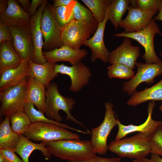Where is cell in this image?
Here are the masks:
<instances>
[{"instance_id": "1", "label": "cell", "mask_w": 162, "mask_h": 162, "mask_svg": "<svg viewBox=\"0 0 162 162\" xmlns=\"http://www.w3.org/2000/svg\"><path fill=\"white\" fill-rule=\"evenodd\" d=\"M45 142L52 155L68 162L86 160L96 155L91 140L66 139Z\"/></svg>"}, {"instance_id": "2", "label": "cell", "mask_w": 162, "mask_h": 162, "mask_svg": "<svg viewBox=\"0 0 162 162\" xmlns=\"http://www.w3.org/2000/svg\"><path fill=\"white\" fill-rule=\"evenodd\" d=\"M46 89L44 113L46 116L50 119L61 122L63 118L59 115V111L62 110L67 114V120H71L85 128L87 132H90L70 113L76 104L74 100L62 95L58 91L57 85L54 82H50Z\"/></svg>"}, {"instance_id": "3", "label": "cell", "mask_w": 162, "mask_h": 162, "mask_svg": "<svg viewBox=\"0 0 162 162\" xmlns=\"http://www.w3.org/2000/svg\"><path fill=\"white\" fill-rule=\"evenodd\" d=\"M108 150L121 158L137 159L146 158L151 153L150 139L139 133L130 137L112 141Z\"/></svg>"}, {"instance_id": "4", "label": "cell", "mask_w": 162, "mask_h": 162, "mask_svg": "<svg viewBox=\"0 0 162 162\" xmlns=\"http://www.w3.org/2000/svg\"><path fill=\"white\" fill-rule=\"evenodd\" d=\"M29 140L46 142L66 139L79 140V135L55 124L41 122L32 123L23 134Z\"/></svg>"}, {"instance_id": "5", "label": "cell", "mask_w": 162, "mask_h": 162, "mask_svg": "<svg viewBox=\"0 0 162 162\" xmlns=\"http://www.w3.org/2000/svg\"><path fill=\"white\" fill-rule=\"evenodd\" d=\"M158 33L161 34L159 27L154 19H152L143 29L134 33L123 32L113 35L117 37H126L137 41L143 47L145 52L142 56L146 63H156L162 62L155 53L154 38Z\"/></svg>"}, {"instance_id": "6", "label": "cell", "mask_w": 162, "mask_h": 162, "mask_svg": "<svg viewBox=\"0 0 162 162\" xmlns=\"http://www.w3.org/2000/svg\"><path fill=\"white\" fill-rule=\"evenodd\" d=\"M44 42L43 48L48 51L63 45L61 38L62 29L56 19L52 5L46 3L44 7L40 22Z\"/></svg>"}, {"instance_id": "7", "label": "cell", "mask_w": 162, "mask_h": 162, "mask_svg": "<svg viewBox=\"0 0 162 162\" xmlns=\"http://www.w3.org/2000/svg\"><path fill=\"white\" fill-rule=\"evenodd\" d=\"M28 77L16 86L0 91L1 117L6 116L17 111H24L27 103L26 92Z\"/></svg>"}, {"instance_id": "8", "label": "cell", "mask_w": 162, "mask_h": 162, "mask_svg": "<svg viewBox=\"0 0 162 162\" xmlns=\"http://www.w3.org/2000/svg\"><path fill=\"white\" fill-rule=\"evenodd\" d=\"M98 26L86 21L73 20L62 29L61 38L63 45L80 49L90 36L94 34Z\"/></svg>"}, {"instance_id": "9", "label": "cell", "mask_w": 162, "mask_h": 162, "mask_svg": "<svg viewBox=\"0 0 162 162\" xmlns=\"http://www.w3.org/2000/svg\"><path fill=\"white\" fill-rule=\"evenodd\" d=\"M106 111L103 121L98 127L91 130V140L94 153L99 155L105 154L108 150L107 141L112 128L117 125L112 103H105Z\"/></svg>"}, {"instance_id": "10", "label": "cell", "mask_w": 162, "mask_h": 162, "mask_svg": "<svg viewBox=\"0 0 162 162\" xmlns=\"http://www.w3.org/2000/svg\"><path fill=\"white\" fill-rule=\"evenodd\" d=\"M136 74L130 80L123 84L122 90L129 95L135 91L141 83L145 82L148 85L154 82L155 77L162 75V62L156 63H142L137 62Z\"/></svg>"}, {"instance_id": "11", "label": "cell", "mask_w": 162, "mask_h": 162, "mask_svg": "<svg viewBox=\"0 0 162 162\" xmlns=\"http://www.w3.org/2000/svg\"><path fill=\"white\" fill-rule=\"evenodd\" d=\"M55 74H65L70 77L71 84L70 91L77 93L87 85L92 76L90 69L81 62L68 66L62 64H55L54 67Z\"/></svg>"}, {"instance_id": "12", "label": "cell", "mask_w": 162, "mask_h": 162, "mask_svg": "<svg viewBox=\"0 0 162 162\" xmlns=\"http://www.w3.org/2000/svg\"><path fill=\"white\" fill-rule=\"evenodd\" d=\"M155 105L154 101L149 103L147 118L145 122L140 125H124L121 123L117 117L118 130L115 140H119L130 133L136 132L144 134L150 139L158 128L162 125V121L154 120L152 118V113Z\"/></svg>"}, {"instance_id": "13", "label": "cell", "mask_w": 162, "mask_h": 162, "mask_svg": "<svg viewBox=\"0 0 162 162\" xmlns=\"http://www.w3.org/2000/svg\"><path fill=\"white\" fill-rule=\"evenodd\" d=\"M131 39L125 37L121 45L110 52L108 62L112 64H121L133 70L141 55L140 47L132 44Z\"/></svg>"}, {"instance_id": "14", "label": "cell", "mask_w": 162, "mask_h": 162, "mask_svg": "<svg viewBox=\"0 0 162 162\" xmlns=\"http://www.w3.org/2000/svg\"><path fill=\"white\" fill-rule=\"evenodd\" d=\"M13 38L14 46L22 60H33L34 48L30 24L20 27L9 26Z\"/></svg>"}, {"instance_id": "15", "label": "cell", "mask_w": 162, "mask_h": 162, "mask_svg": "<svg viewBox=\"0 0 162 162\" xmlns=\"http://www.w3.org/2000/svg\"><path fill=\"white\" fill-rule=\"evenodd\" d=\"M47 2V1L44 0L35 14L31 16L30 23L31 34L34 48V57L32 61L39 64H44L46 62L42 51L44 42L40 22L44 7Z\"/></svg>"}, {"instance_id": "16", "label": "cell", "mask_w": 162, "mask_h": 162, "mask_svg": "<svg viewBox=\"0 0 162 162\" xmlns=\"http://www.w3.org/2000/svg\"><path fill=\"white\" fill-rule=\"evenodd\" d=\"M128 15L120 24L118 27L123 28L126 33L140 31L148 24L158 12L156 10L150 11H142L129 5Z\"/></svg>"}, {"instance_id": "17", "label": "cell", "mask_w": 162, "mask_h": 162, "mask_svg": "<svg viewBox=\"0 0 162 162\" xmlns=\"http://www.w3.org/2000/svg\"><path fill=\"white\" fill-rule=\"evenodd\" d=\"M107 16L104 20L99 23L98 27L93 36L88 40L83 45L89 47L92 52V61L99 59L105 64L108 62L110 52L105 45L104 41V33L106 22L109 20Z\"/></svg>"}, {"instance_id": "18", "label": "cell", "mask_w": 162, "mask_h": 162, "mask_svg": "<svg viewBox=\"0 0 162 162\" xmlns=\"http://www.w3.org/2000/svg\"><path fill=\"white\" fill-rule=\"evenodd\" d=\"M43 53L46 62L56 63L58 62L66 61L73 65L81 62L88 52L84 48L75 50L63 45L50 51H43Z\"/></svg>"}, {"instance_id": "19", "label": "cell", "mask_w": 162, "mask_h": 162, "mask_svg": "<svg viewBox=\"0 0 162 162\" xmlns=\"http://www.w3.org/2000/svg\"><path fill=\"white\" fill-rule=\"evenodd\" d=\"M31 16L15 0H8V6L0 14V21L9 26L20 27L30 24Z\"/></svg>"}, {"instance_id": "20", "label": "cell", "mask_w": 162, "mask_h": 162, "mask_svg": "<svg viewBox=\"0 0 162 162\" xmlns=\"http://www.w3.org/2000/svg\"><path fill=\"white\" fill-rule=\"evenodd\" d=\"M29 60H22L17 68L8 70L0 75V91L18 85L28 77Z\"/></svg>"}, {"instance_id": "21", "label": "cell", "mask_w": 162, "mask_h": 162, "mask_svg": "<svg viewBox=\"0 0 162 162\" xmlns=\"http://www.w3.org/2000/svg\"><path fill=\"white\" fill-rule=\"evenodd\" d=\"M45 86L34 78L28 77L26 92L27 102L33 104L44 114L46 100Z\"/></svg>"}, {"instance_id": "22", "label": "cell", "mask_w": 162, "mask_h": 162, "mask_svg": "<svg viewBox=\"0 0 162 162\" xmlns=\"http://www.w3.org/2000/svg\"><path fill=\"white\" fill-rule=\"evenodd\" d=\"M36 150L40 151L46 160L49 159L52 157L46 147L45 142L35 143L22 134L20 135L19 141L13 151L20 156L23 162H29V156Z\"/></svg>"}, {"instance_id": "23", "label": "cell", "mask_w": 162, "mask_h": 162, "mask_svg": "<svg viewBox=\"0 0 162 162\" xmlns=\"http://www.w3.org/2000/svg\"><path fill=\"white\" fill-rule=\"evenodd\" d=\"M0 74L19 66L22 60L15 50L12 42L5 41L0 44Z\"/></svg>"}, {"instance_id": "24", "label": "cell", "mask_w": 162, "mask_h": 162, "mask_svg": "<svg viewBox=\"0 0 162 162\" xmlns=\"http://www.w3.org/2000/svg\"><path fill=\"white\" fill-rule=\"evenodd\" d=\"M29 68L28 77L34 78L45 86L48 87L50 82L58 75L54 72L56 63L46 62L42 64L35 63L31 60H29Z\"/></svg>"}, {"instance_id": "25", "label": "cell", "mask_w": 162, "mask_h": 162, "mask_svg": "<svg viewBox=\"0 0 162 162\" xmlns=\"http://www.w3.org/2000/svg\"><path fill=\"white\" fill-rule=\"evenodd\" d=\"M162 101V79L150 88L143 90H136L131 95L126 104L135 106L148 101Z\"/></svg>"}, {"instance_id": "26", "label": "cell", "mask_w": 162, "mask_h": 162, "mask_svg": "<svg viewBox=\"0 0 162 162\" xmlns=\"http://www.w3.org/2000/svg\"><path fill=\"white\" fill-rule=\"evenodd\" d=\"M10 115L6 116L0 124V149L13 150L19 141L20 136L11 129Z\"/></svg>"}, {"instance_id": "27", "label": "cell", "mask_w": 162, "mask_h": 162, "mask_svg": "<svg viewBox=\"0 0 162 162\" xmlns=\"http://www.w3.org/2000/svg\"><path fill=\"white\" fill-rule=\"evenodd\" d=\"M130 2V0H111L107 16L116 30L123 20L122 16L128 10Z\"/></svg>"}, {"instance_id": "28", "label": "cell", "mask_w": 162, "mask_h": 162, "mask_svg": "<svg viewBox=\"0 0 162 162\" xmlns=\"http://www.w3.org/2000/svg\"><path fill=\"white\" fill-rule=\"evenodd\" d=\"M32 103L27 102L25 106L24 111L28 115L32 123L41 122L55 124L61 127L76 131L84 134H90V132L84 131L69 126L67 124L50 119L44 116L42 112L35 109Z\"/></svg>"}, {"instance_id": "29", "label": "cell", "mask_w": 162, "mask_h": 162, "mask_svg": "<svg viewBox=\"0 0 162 162\" xmlns=\"http://www.w3.org/2000/svg\"><path fill=\"white\" fill-rule=\"evenodd\" d=\"M10 119L11 129L19 136L25 133L32 123L24 111H19L11 114L10 115Z\"/></svg>"}, {"instance_id": "30", "label": "cell", "mask_w": 162, "mask_h": 162, "mask_svg": "<svg viewBox=\"0 0 162 162\" xmlns=\"http://www.w3.org/2000/svg\"><path fill=\"white\" fill-rule=\"evenodd\" d=\"M90 10L98 23L106 16L111 0H82Z\"/></svg>"}, {"instance_id": "31", "label": "cell", "mask_w": 162, "mask_h": 162, "mask_svg": "<svg viewBox=\"0 0 162 162\" xmlns=\"http://www.w3.org/2000/svg\"><path fill=\"white\" fill-rule=\"evenodd\" d=\"M76 0L73 1L66 6L54 8L57 21L62 29L74 20L73 8Z\"/></svg>"}, {"instance_id": "32", "label": "cell", "mask_w": 162, "mask_h": 162, "mask_svg": "<svg viewBox=\"0 0 162 162\" xmlns=\"http://www.w3.org/2000/svg\"><path fill=\"white\" fill-rule=\"evenodd\" d=\"M107 74L110 79H129L134 76L135 72L132 69L125 65L115 64L107 67Z\"/></svg>"}, {"instance_id": "33", "label": "cell", "mask_w": 162, "mask_h": 162, "mask_svg": "<svg viewBox=\"0 0 162 162\" xmlns=\"http://www.w3.org/2000/svg\"><path fill=\"white\" fill-rule=\"evenodd\" d=\"M73 13L75 20L86 21L98 26L99 23L90 10L77 0L74 7Z\"/></svg>"}, {"instance_id": "34", "label": "cell", "mask_w": 162, "mask_h": 162, "mask_svg": "<svg viewBox=\"0 0 162 162\" xmlns=\"http://www.w3.org/2000/svg\"><path fill=\"white\" fill-rule=\"evenodd\" d=\"M131 6L143 12H148L158 10L162 4L161 0H130Z\"/></svg>"}, {"instance_id": "35", "label": "cell", "mask_w": 162, "mask_h": 162, "mask_svg": "<svg viewBox=\"0 0 162 162\" xmlns=\"http://www.w3.org/2000/svg\"><path fill=\"white\" fill-rule=\"evenodd\" d=\"M151 154L162 157V125L150 139Z\"/></svg>"}, {"instance_id": "36", "label": "cell", "mask_w": 162, "mask_h": 162, "mask_svg": "<svg viewBox=\"0 0 162 162\" xmlns=\"http://www.w3.org/2000/svg\"><path fill=\"white\" fill-rule=\"evenodd\" d=\"M5 41L13 42V36L9 26L0 21V44Z\"/></svg>"}, {"instance_id": "37", "label": "cell", "mask_w": 162, "mask_h": 162, "mask_svg": "<svg viewBox=\"0 0 162 162\" xmlns=\"http://www.w3.org/2000/svg\"><path fill=\"white\" fill-rule=\"evenodd\" d=\"M12 150L6 149H0V153L3 156L6 162H23Z\"/></svg>"}, {"instance_id": "38", "label": "cell", "mask_w": 162, "mask_h": 162, "mask_svg": "<svg viewBox=\"0 0 162 162\" xmlns=\"http://www.w3.org/2000/svg\"><path fill=\"white\" fill-rule=\"evenodd\" d=\"M121 157L104 158L96 155L91 159L81 161L69 162H121Z\"/></svg>"}, {"instance_id": "39", "label": "cell", "mask_w": 162, "mask_h": 162, "mask_svg": "<svg viewBox=\"0 0 162 162\" xmlns=\"http://www.w3.org/2000/svg\"><path fill=\"white\" fill-rule=\"evenodd\" d=\"M44 0H32L29 14L31 16L34 14L39 7L43 2Z\"/></svg>"}, {"instance_id": "40", "label": "cell", "mask_w": 162, "mask_h": 162, "mask_svg": "<svg viewBox=\"0 0 162 162\" xmlns=\"http://www.w3.org/2000/svg\"><path fill=\"white\" fill-rule=\"evenodd\" d=\"M53 2V7L54 8L66 6L70 4L73 0H54L52 1Z\"/></svg>"}, {"instance_id": "41", "label": "cell", "mask_w": 162, "mask_h": 162, "mask_svg": "<svg viewBox=\"0 0 162 162\" xmlns=\"http://www.w3.org/2000/svg\"><path fill=\"white\" fill-rule=\"evenodd\" d=\"M18 2L21 4L24 9L29 13L31 2L28 0H18Z\"/></svg>"}, {"instance_id": "42", "label": "cell", "mask_w": 162, "mask_h": 162, "mask_svg": "<svg viewBox=\"0 0 162 162\" xmlns=\"http://www.w3.org/2000/svg\"><path fill=\"white\" fill-rule=\"evenodd\" d=\"M8 6V0H0V14L4 12Z\"/></svg>"}, {"instance_id": "43", "label": "cell", "mask_w": 162, "mask_h": 162, "mask_svg": "<svg viewBox=\"0 0 162 162\" xmlns=\"http://www.w3.org/2000/svg\"><path fill=\"white\" fill-rule=\"evenodd\" d=\"M152 162H162V158L159 155L151 154L150 158Z\"/></svg>"}, {"instance_id": "44", "label": "cell", "mask_w": 162, "mask_h": 162, "mask_svg": "<svg viewBox=\"0 0 162 162\" xmlns=\"http://www.w3.org/2000/svg\"><path fill=\"white\" fill-rule=\"evenodd\" d=\"M158 13L155 16L154 19L155 20H160L162 21V4L160 5L158 9Z\"/></svg>"}, {"instance_id": "45", "label": "cell", "mask_w": 162, "mask_h": 162, "mask_svg": "<svg viewBox=\"0 0 162 162\" xmlns=\"http://www.w3.org/2000/svg\"><path fill=\"white\" fill-rule=\"evenodd\" d=\"M131 162H152L150 159L144 158L139 159H134Z\"/></svg>"}, {"instance_id": "46", "label": "cell", "mask_w": 162, "mask_h": 162, "mask_svg": "<svg viewBox=\"0 0 162 162\" xmlns=\"http://www.w3.org/2000/svg\"><path fill=\"white\" fill-rule=\"evenodd\" d=\"M0 162H6L4 157L1 153H0Z\"/></svg>"}, {"instance_id": "47", "label": "cell", "mask_w": 162, "mask_h": 162, "mask_svg": "<svg viewBox=\"0 0 162 162\" xmlns=\"http://www.w3.org/2000/svg\"><path fill=\"white\" fill-rule=\"evenodd\" d=\"M159 108L160 111L162 112V103L160 106Z\"/></svg>"}, {"instance_id": "48", "label": "cell", "mask_w": 162, "mask_h": 162, "mask_svg": "<svg viewBox=\"0 0 162 162\" xmlns=\"http://www.w3.org/2000/svg\"><path fill=\"white\" fill-rule=\"evenodd\" d=\"M160 34L162 37V34ZM159 55L161 56H162V52Z\"/></svg>"}]
</instances>
